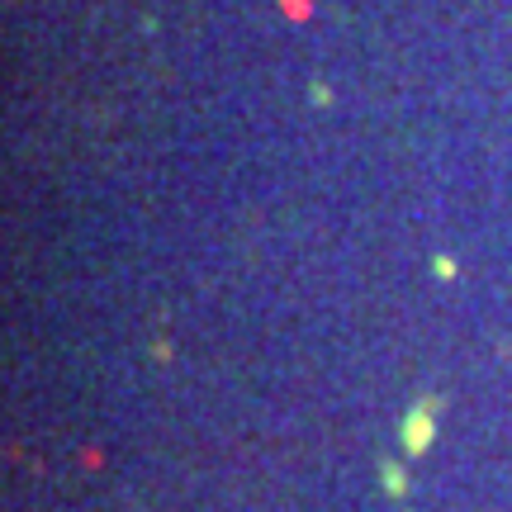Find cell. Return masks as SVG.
Returning a JSON list of instances; mask_svg holds the SVG:
<instances>
[{"mask_svg":"<svg viewBox=\"0 0 512 512\" xmlns=\"http://www.w3.org/2000/svg\"><path fill=\"white\" fill-rule=\"evenodd\" d=\"M384 489L399 498L403 489H408V479H403V470H394V460H384Z\"/></svg>","mask_w":512,"mask_h":512,"instance_id":"2","label":"cell"},{"mask_svg":"<svg viewBox=\"0 0 512 512\" xmlns=\"http://www.w3.org/2000/svg\"><path fill=\"white\" fill-rule=\"evenodd\" d=\"M437 413H441V399H418L399 422V446L408 456H422L432 437H437Z\"/></svg>","mask_w":512,"mask_h":512,"instance_id":"1","label":"cell"},{"mask_svg":"<svg viewBox=\"0 0 512 512\" xmlns=\"http://www.w3.org/2000/svg\"><path fill=\"white\" fill-rule=\"evenodd\" d=\"M432 271L446 280V275H456V261H451V256H437V261H432Z\"/></svg>","mask_w":512,"mask_h":512,"instance_id":"3","label":"cell"}]
</instances>
